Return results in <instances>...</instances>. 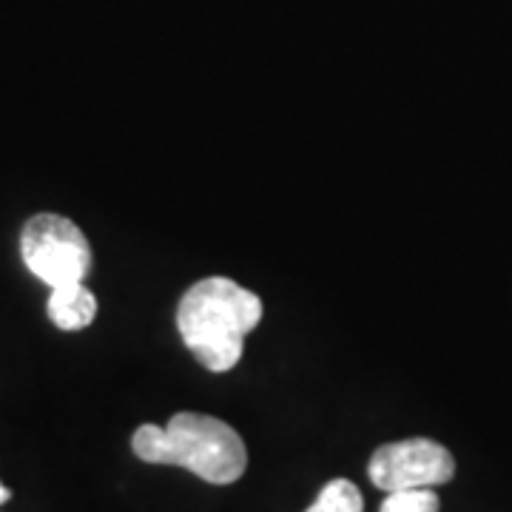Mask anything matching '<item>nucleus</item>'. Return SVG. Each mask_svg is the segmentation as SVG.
<instances>
[{"label": "nucleus", "mask_w": 512, "mask_h": 512, "mask_svg": "<svg viewBox=\"0 0 512 512\" xmlns=\"http://www.w3.org/2000/svg\"><path fill=\"white\" fill-rule=\"evenodd\" d=\"M262 322V299L228 276L194 282L177 305V330L185 348L211 373L237 367L245 336Z\"/></svg>", "instance_id": "f257e3e1"}, {"label": "nucleus", "mask_w": 512, "mask_h": 512, "mask_svg": "<svg viewBox=\"0 0 512 512\" xmlns=\"http://www.w3.org/2000/svg\"><path fill=\"white\" fill-rule=\"evenodd\" d=\"M146 464H174L208 484H234L248 467V447L231 424L205 413H177L165 427L143 424L131 436Z\"/></svg>", "instance_id": "f03ea898"}, {"label": "nucleus", "mask_w": 512, "mask_h": 512, "mask_svg": "<svg viewBox=\"0 0 512 512\" xmlns=\"http://www.w3.org/2000/svg\"><path fill=\"white\" fill-rule=\"evenodd\" d=\"M20 256L49 288L83 282L92 271V245L77 222L60 214H35L20 231Z\"/></svg>", "instance_id": "7ed1b4c3"}, {"label": "nucleus", "mask_w": 512, "mask_h": 512, "mask_svg": "<svg viewBox=\"0 0 512 512\" xmlns=\"http://www.w3.org/2000/svg\"><path fill=\"white\" fill-rule=\"evenodd\" d=\"M367 476L384 493L439 487L456 476V458L433 439L390 441L370 456Z\"/></svg>", "instance_id": "20e7f679"}, {"label": "nucleus", "mask_w": 512, "mask_h": 512, "mask_svg": "<svg viewBox=\"0 0 512 512\" xmlns=\"http://www.w3.org/2000/svg\"><path fill=\"white\" fill-rule=\"evenodd\" d=\"M49 319L60 330H83L89 328L97 316V296H94L86 282H69V285H57L49 293V305H46Z\"/></svg>", "instance_id": "39448f33"}, {"label": "nucleus", "mask_w": 512, "mask_h": 512, "mask_svg": "<svg viewBox=\"0 0 512 512\" xmlns=\"http://www.w3.org/2000/svg\"><path fill=\"white\" fill-rule=\"evenodd\" d=\"M305 512H365V498L348 478H333Z\"/></svg>", "instance_id": "423d86ee"}, {"label": "nucleus", "mask_w": 512, "mask_h": 512, "mask_svg": "<svg viewBox=\"0 0 512 512\" xmlns=\"http://www.w3.org/2000/svg\"><path fill=\"white\" fill-rule=\"evenodd\" d=\"M379 512H439V495L433 493V487L396 490V493L384 495Z\"/></svg>", "instance_id": "0eeeda50"}, {"label": "nucleus", "mask_w": 512, "mask_h": 512, "mask_svg": "<svg viewBox=\"0 0 512 512\" xmlns=\"http://www.w3.org/2000/svg\"><path fill=\"white\" fill-rule=\"evenodd\" d=\"M9 498H12V493H9V490H6V487L0 484V504H6Z\"/></svg>", "instance_id": "6e6552de"}]
</instances>
